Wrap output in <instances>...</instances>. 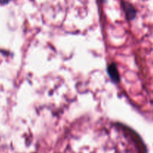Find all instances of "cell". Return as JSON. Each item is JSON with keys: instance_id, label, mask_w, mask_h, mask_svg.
<instances>
[{"instance_id": "obj_1", "label": "cell", "mask_w": 153, "mask_h": 153, "mask_svg": "<svg viewBox=\"0 0 153 153\" xmlns=\"http://www.w3.org/2000/svg\"><path fill=\"white\" fill-rule=\"evenodd\" d=\"M108 73L114 82H119V74H118L117 70V67L114 64H112L108 67Z\"/></svg>"}, {"instance_id": "obj_2", "label": "cell", "mask_w": 153, "mask_h": 153, "mask_svg": "<svg viewBox=\"0 0 153 153\" xmlns=\"http://www.w3.org/2000/svg\"><path fill=\"white\" fill-rule=\"evenodd\" d=\"M9 0H0V4H6L8 2Z\"/></svg>"}]
</instances>
